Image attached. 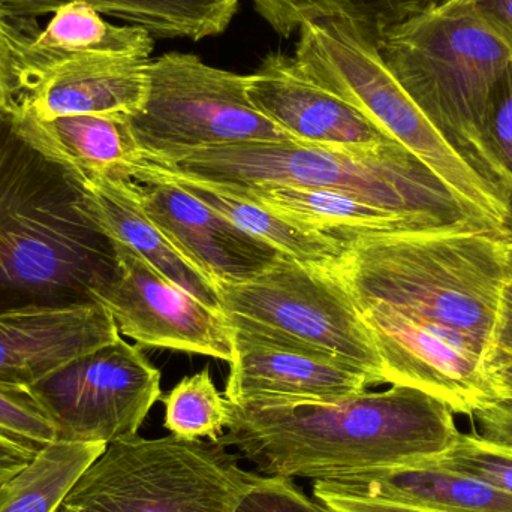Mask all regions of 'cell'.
I'll use <instances>...</instances> for the list:
<instances>
[{"label": "cell", "mask_w": 512, "mask_h": 512, "mask_svg": "<svg viewBox=\"0 0 512 512\" xmlns=\"http://www.w3.org/2000/svg\"><path fill=\"white\" fill-rule=\"evenodd\" d=\"M460 433L447 403L394 384L337 403L231 405L228 432L218 442L265 477L328 481L439 456Z\"/></svg>", "instance_id": "6da1fadb"}, {"label": "cell", "mask_w": 512, "mask_h": 512, "mask_svg": "<svg viewBox=\"0 0 512 512\" xmlns=\"http://www.w3.org/2000/svg\"><path fill=\"white\" fill-rule=\"evenodd\" d=\"M117 273L110 240L81 210L80 189L62 168L0 131V309L93 300Z\"/></svg>", "instance_id": "7a4b0ae2"}, {"label": "cell", "mask_w": 512, "mask_h": 512, "mask_svg": "<svg viewBox=\"0 0 512 512\" xmlns=\"http://www.w3.org/2000/svg\"><path fill=\"white\" fill-rule=\"evenodd\" d=\"M492 228H444L343 242L331 267L358 307L387 304L403 315L469 334L492 349L507 279L505 243Z\"/></svg>", "instance_id": "3957f363"}, {"label": "cell", "mask_w": 512, "mask_h": 512, "mask_svg": "<svg viewBox=\"0 0 512 512\" xmlns=\"http://www.w3.org/2000/svg\"><path fill=\"white\" fill-rule=\"evenodd\" d=\"M153 170L216 185L330 189L399 213L424 230L492 228L400 143L346 150L301 141H245L189 153L173 162L138 161ZM508 236L507 233H504Z\"/></svg>", "instance_id": "277c9868"}, {"label": "cell", "mask_w": 512, "mask_h": 512, "mask_svg": "<svg viewBox=\"0 0 512 512\" xmlns=\"http://www.w3.org/2000/svg\"><path fill=\"white\" fill-rule=\"evenodd\" d=\"M376 47L430 123L512 200V183L484 140L490 98L512 62L508 48L457 0L391 27Z\"/></svg>", "instance_id": "5b68a950"}, {"label": "cell", "mask_w": 512, "mask_h": 512, "mask_svg": "<svg viewBox=\"0 0 512 512\" xmlns=\"http://www.w3.org/2000/svg\"><path fill=\"white\" fill-rule=\"evenodd\" d=\"M295 59L307 75L369 117L423 161L466 206L512 234V200L490 185L430 123L351 20L318 18L298 29Z\"/></svg>", "instance_id": "8992f818"}, {"label": "cell", "mask_w": 512, "mask_h": 512, "mask_svg": "<svg viewBox=\"0 0 512 512\" xmlns=\"http://www.w3.org/2000/svg\"><path fill=\"white\" fill-rule=\"evenodd\" d=\"M234 330L331 358L385 384L384 361L360 307L331 268L279 256L242 282H219Z\"/></svg>", "instance_id": "52a82bcc"}, {"label": "cell", "mask_w": 512, "mask_h": 512, "mask_svg": "<svg viewBox=\"0 0 512 512\" xmlns=\"http://www.w3.org/2000/svg\"><path fill=\"white\" fill-rule=\"evenodd\" d=\"M259 478L219 442L135 435L108 445L63 504L96 512H234Z\"/></svg>", "instance_id": "ba28073f"}, {"label": "cell", "mask_w": 512, "mask_h": 512, "mask_svg": "<svg viewBox=\"0 0 512 512\" xmlns=\"http://www.w3.org/2000/svg\"><path fill=\"white\" fill-rule=\"evenodd\" d=\"M147 77L144 107L128 117L140 158L173 162L227 144L294 140L249 102L248 75L171 51L150 60Z\"/></svg>", "instance_id": "9c48e42d"}, {"label": "cell", "mask_w": 512, "mask_h": 512, "mask_svg": "<svg viewBox=\"0 0 512 512\" xmlns=\"http://www.w3.org/2000/svg\"><path fill=\"white\" fill-rule=\"evenodd\" d=\"M161 379L143 348L120 336L29 388L50 415L56 441L110 445L138 435L161 400Z\"/></svg>", "instance_id": "30bf717a"}, {"label": "cell", "mask_w": 512, "mask_h": 512, "mask_svg": "<svg viewBox=\"0 0 512 512\" xmlns=\"http://www.w3.org/2000/svg\"><path fill=\"white\" fill-rule=\"evenodd\" d=\"M360 310L384 361L385 384L417 388L447 403L454 414L471 418L496 402L483 342L387 304Z\"/></svg>", "instance_id": "8fae6325"}, {"label": "cell", "mask_w": 512, "mask_h": 512, "mask_svg": "<svg viewBox=\"0 0 512 512\" xmlns=\"http://www.w3.org/2000/svg\"><path fill=\"white\" fill-rule=\"evenodd\" d=\"M111 245L116 276L96 288L92 298L110 312L120 334L141 348L233 360L234 330L224 313L201 303L122 243Z\"/></svg>", "instance_id": "7c38bea8"}, {"label": "cell", "mask_w": 512, "mask_h": 512, "mask_svg": "<svg viewBox=\"0 0 512 512\" xmlns=\"http://www.w3.org/2000/svg\"><path fill=\"white\" fill-rule=\"evenodd\" d=\"M150 60L81 54L15 62L12 113L39 120L78 114L134 116L146 102Z\"/></svg>", "instance_id": "4fadbf2b"}, {"label": "cell", "mask_w": 512, "mask_h": 512, "mask_svg": "<svg viewBox=\"0 0 512 512\" xmlns=\"http://www.w3.org/2000/svg\"><path fill=\"white\" fill-rule=\"evenodd\" d=\"M249 102L301 143L373 150L396 143L360 110L316 83L294 56L273 51L248 75ZM399 143V141H397Z\"/></svg>", "instance_id": "5bb4252c"}, {"label": "cell", "mask_w": 512, "mask_h": 512, "mask_svg": "<svg viewBox=\"0 0 512 512\" xmlns=\"http://www.w3.org/2000/svg\"><path fill=\"white\" fill-rule=\"evenodd\" d=\"M120 336L113 316L96 300L2 307L0 382L32 387Z\"/></svg>", "instance_id": "9a60e30c"}, {"label": "cell", "mask_w": 512, "mask_h": 512, "mask_svg": "<svg viewBox=\"0 0 512 512\" xmlns=\"http://www.w3.org/2000/svg\"><path fill=\"white\" fill-rule=\"evenodd\" d=\"M373 385L367 373L339 361L234 330V355L225 387L231 405L267 408L337 403Z\"/></svg>", "instance_id": "2e32d148"}, {"label": "cell", "mask_w": 512, "mask_h": 512, "mask_svg": "<svg viewBox=\"0 0 512 512\" xmlns=\"http://www.w3.org/2000/svg\"><path fill=\"white\" fill-rule=\"evenodd\" d=\"M135 183L147 216L215 283L242 282L282 256L170 180L147 177Z\"/></svg>", "instance_id": "e0dca14e"}, {"label": "cell", "mask_w": 512, "mask_h": 512, "mask_svg": "<svg viewBox=\"0 0 512 512\" xmlns=\"http://www.w3.org/2000/svg\"><path fill=\"white\" fill-rule=\"evenodd\" d=\"M74 180L80 189L81 210L110 242L122 243L143 256L171 282L210 309L224 313L216 283L189 261L144 212L137 183L110 176Z\"/></svg>", "instance_id": "ac0fdd59"}, {"label": "cell", "mask_w": 512, "mask_h": 512, "mask_svg": "<svg viewBox=\"0 0 512 512\" xmlns=\"http://www.w3.org/2000/svg\"><path fill=\"white\" fill-rule=\"evenodd\" d=\"M9 122L21 140L74 179H126V170L141 156L126 116L78 114L39 120L12 113Z\"/></svg>", "instance_id": "d6986e66"}, {"label": "cell", "mask_w": 512, "mask_h": 512, "mask_svg": "<svg viewBox=\"0 0 512 512\" xmlns=\"http://www.w3.org/2000/svg\"><path fill=\"white\" fill-rule=\"evenodd\" d=\"M325 483L351 495L427 510L512 512V493L427 460L346 474Z\"/></svg>", "instance_id": "ffe728a7"}, {"label": "cell", "mask_w": 512, "mask_h": 512, "mask_svg": "<svg viewBox=\"0 0 512 512\" xmlns=\"http://www.w3.org/2000/svg\"><path fill=\"white\" fill-rule=\"evenodd\" d=\"M209 183V182H207ZM212 185L259 204L304 230L343 243L375 234L427 231L418 222L330 189L280 185Z\"/></svg>", "instance_id": "44dd1931"}, {"label": "cell", "mask_w": 512, "mask_h": 512, "mask_svg": "<svg viewBox=\"0 0 512 512\" xmlns=\"http://www.w3.org/2000/svg\"><path fill=\"white\" fill-rule=\"evenodd\" d=\"M83 2L102 15L143 27L153 38L203 41L230 27L239 0H0V17L9 23L53 15L69 3Z\"/></svg>", "instance_id": "7402d4cb"}, {"label": "cell", "mask_w": 512, "mask_h": 512, "mask_svg": "<svg viewBox=\"0 0 512 512\" xmlns=\"http://www.w3.org/2000/svg\"><path fill=\"white\" fill-rule=\"evenodd\" d=\"M12 24V23H11ZM15 62H45L81 54L152 59L155 41L143 27L110 23L83 2L69 3L51 15L47 26L26 33L12 24Z\"/></svg>", "instance_id": "603a6c76"}, {"label": "cell", "mask_w": 512, "mask_h": 512, "mask_svg": "<svg viewBox=\"0 0 512 512\" xmlns=\"http://www.w3.org/2000/svg\"><path fill=\"white\" fill-rule=\"evenodd\" d=\"M147 177L170 180V182L182 186L183 189L200 198L207 206L225 216L228 221L233 222L237 228L245 231L249 236L273 246L276 251L288 258L331 268L345 249V245L337 240L322 236L315 231L304 230V228L274 215L265 207L245 200V198L236 197L212 183L185 179V177L174 176V174L164 173V171L153 170L140 162H134L126 170V179L132 180V182H140Z\"/></svg>", "instance_id": "cb8c5ba5"}, {"label": "cell", "mask_w": 512, "mask_h": 512, "mask_svg": "<svg viewBox=\"0 0 512 512\" xmlns=\"http://www.w3.org/2000/svg\"><path fill=\"white\" fill-rule=\"evenodd\" d=\"M108 445L56 441L0 489V512H57Z\"/></svg>", "instance_id": "d4e9b609"}, {"label": "cell", "mask_w": 512, "mask_h": 512, "mask_svg": "<svg viewBox=\"0 0 512 512\" xmlns=\"http://www.w3.org/2000/svg\"><path fill=\"white\" fill-rule=\"evenodd\" d=\"M447 2L450 0H251L256 14L280 38H289L307 21L343 17L375 44L391 27Z\"/></svg>", "instance_id": "484cf974"}, {"label": "cell", "mask_w": 512, "mask_h": 512, "mask_svg": "<svg viewBox=\"0 0 512 512\" xmlns=\"http://www.w3.org/2000/svg\"><path fill=\"white\" fill-rule=\"evenodd\" d=\"M164 427L170 435L186 441L209 438L218 442L228 430L231 403L222 397L209 367L183 378L173 390L162 394Z\"/></svg>", "instance_id": "4316f807"}, {"label": "cell", "mask_w": 512, "mask_h": 512, "mask_svg": "<svg viewBox=\"0 0 512 512\" xmlns=\"http://www.w3.org/2000/svg\"><path fill=\"white\" fill-rule=\"evenodd\" d=\"M423 460L512 493V444L492 441L480 432L460 433L450 450Z\"/></svg>", "instance_id": "83f0119b"}, {"label": "cell", "mask_w": 512, "mask_h": 512, "mask_svg": "<svg viewBox=\"0 0 512 512\" xmlns=\"http://www.w3.org/2000/svg\"><path fill=\"white\" fill-rule=\"evenodd\" d=\"M0 433L39 453L56 442V427L29 387L0 382Z\"/></svg>", "instance_id": "f1b7e54d"}, {"label": "cell", "mask_w": 512, "mask_h": 512, "mask_svg": "<svg viewBox=\"0 0 512 512\" xmlns=\"http://www.w3.org/2000/svg\"><path fill=\"white\" fill-rule=\"evenodd\" d=\"M490 155L512 183V62L499 78L484 122Z\"/></svg>", "instance_id": "f546056e"}, {"label": "cell", "mask_w": 512, "mask_h": 512, "mask_svg": "<svg viewBox=\"0 0 512 512\" xmlns=\"http://www.w3.org/2000/svg\"><path fill=\"white\" fill-rule=\"evenodd\" d=\"M234 512H331L321 502L307 498L291 478L265 477L243 495Z\"/></svg>", "instance_id": "4dcf8cb0"}, {"label": "cell", "mask_w": 512, "mask_h": 512, "mask_svg": "<svg viewBox=\"0 0 512 512\" xmlns=\"http://www.w3.org/2000/svg\"><path fill=\"white\" fill-rule=\"evenodd\" d=\"M313 498L331 512H441L342 492L325 481L313 483Z\"/></svg>", "instance_id": "1f68e13d"}, {"label": "cell", "mask_w": 512, "mask_h": 512, "mask_svg": "<svg viewBox=\"0 0 512 512\" xmlns=\"http://www.w3.org/2000/svg\"><path fill=\"white\" fill-rule=\"evenodd\" d=\"M512 54V0H457Z\"/></svg>", "instance_id": "d6a6232c"}, {"label": "cell", "mask_w": 512, "mask_h": 512, "mask_svg": "<svg viewBox=\"0 0 512 512\" xmlns=\"http://www.w3.org/2000/svg\"><path fill=\"white\" fill-rule=\"evenodd\" d=\"M504 361H512V273L508 270L490 349L489 367Z\"/></svg>", "instance_id": "836d02e7"}, {"label": "cell", "mask_w": 512, "mask_h": 512, "mask_svg": "<svg viewBox=\"0 0 512 512\" xmlns=\"http://www.w3.org/2000/svg\"><path fill=\"white\" fill-rule=\"evenodd\" d=\"M12 24L0 17V114L11 116L15 108L14 47Z\"/></svg>", "instance_id": "e575fe53"}, {"label": "cell", "mask_w": 512, "mask_h": 512, "mask_svg": "<svg viewBox=\"0 0 512 512\" xmlns=\"http://www.w3.org/2000/svg\"><path fill=\"white\" fill-rule=\"evenodd\" d=\"M474 420L478 421L480 433L492 441L512 444V405L495 402L481 411L475 412Z\"/></svg>", "instance_id": "d590c367"}, {"label": "cell", "mask_w": 512, "mask_h": 512, "mask_svg": "<svg viewBox=\"0 0 512 512\" xmlns=\"http://www.w3.org/2000/svg\"><path fill=\"white\" fill-rule=\"evenodd\" d=\"M35 454L29 448L0 433V489L21 469L26 468Z\"/></svg>", "instance_id": "8d00e7d4"}, {"label": "cell", "mask_w": 512, "mask_h": 512, "mask_svg": "<svg viewBox=\"0 0 512 512\" xmlns=\"http://www.w3.org/2000/svg\"><path fill=\"white\" fill-rule=\"evenodd\" d=\"M489 376L496 402L512 403V361L492 364Z\"/></svg>", "instance_id": "74e56055"}, {"label": "cell", "mask_w": 512, "mask_h": 512, "mask_svg": "<svg viewBox=\"0 0 512 512\" xmlns=\"http://www.w3.org/2000/svg\"><path fill=\"white\" fill-rule=\"evenodd\" d=\"M505 256H507V270L512 273V234L510 239L505 243Z\"/></svg>", "instance_id": "f35d334b"}, {"label": "cell", "mask_w": 512, "mask_h": 512, "mask_svg": "<svg viewBox=\"0 0 512 512\" xmlns=\"http://www.w3.org/2000/svg\"><path fill=\"white\" fill-rule=\"evenodd\" d=\"M57 512H96V511H87V510H78V508L68 507V505L63 504L62 507L57 510Z\"/></svg>", "instance_id": "ab89813d"}, {"label": "cell", "mask_w": 512, "mask_h": 512, "mask_svg": "<svg viewBox=\"0 0 512 512\" xmlns=\"http://www.w3.org/2000/svg\"><path fill=\"white\" fill-rule=\"evenodd\" d=\"M510 405H512V403H510Z\"/></svg>", "instance_id": "60d3db41"}]
</instances>
